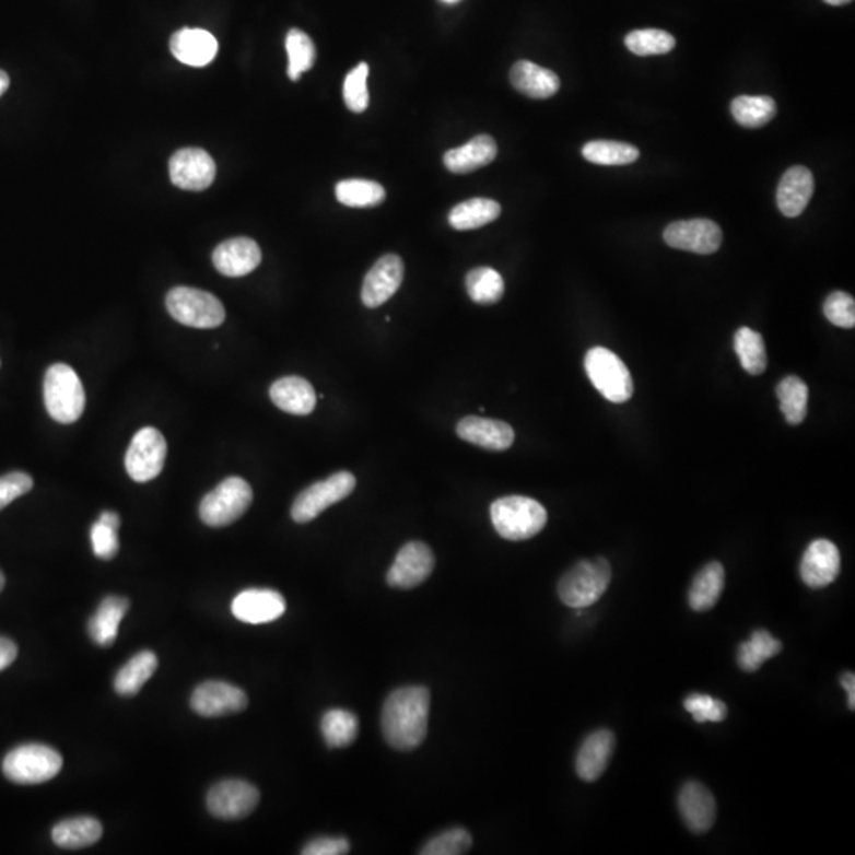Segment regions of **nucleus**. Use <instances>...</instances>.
<instances>
[{
	"label": "nucleus",
	"mask_w": 855,
	"mask_h": 855,
	"mask_svg": "<svg viewBox=\"0 0 855 855\" xmlns=\"http://www.w3.org/2000/svg\"><path fill=\"white\" fill-rule=\"evenodd\" d=\"M511 83L526 97L537 98V101L553 97L561 86L557 73L529 61H518L512 67Z\"/></svg>",
	"instance_id": "nucleus-26"
},
{
	"label": "nucleus",
	"mask_w": 855,
	"mask_h": 855,
	"mask_svg": "<svg viewBox=\"0 0 855 855\" xmlns=\"http://www.w3.org/2000/svg\"><path fill=\"white\" fill-rule=\"evenodd\" d=\"M825 3L832 7L846 5V3L853 2V0H824Z\"/></svg>",
	"instance_id": "nucleus-54"
},
{
	"label": "nucleus",
	"mask_w": 855,
	"mask_h": 855,
	"mask_svg": "<svg viewBox=\"0 0 855 855\" xmlns=\"http://www.w3.org/2000/svg\"><path fill=\"white\" fill-rule=\"evenodd\" d=\"M841 557L839 547L827 539H818L808 546L800 563L801 581L810 588L821 589L839 578Z\"/></svg>",
	"instance_id": "nucleus-17"
},
{
	"label": "nucleus",
	"mask_w": 855,
	"mask_h": 855,
	"mask_svg": "<svg viewBox=\"0 0 855 855\" xmlns=\"http://www.w3.org/2000/svg\"><path fill=\"white\" fill-rule=\"evenodd\" d=\"M585 370L596 390L610 402L620 405L634 395V383L628 366L609 349H589L585 356Z\"/></svg>",
	"instance_id": "nucleus-8"
},
{
	"label": "nucleus",
	"mask_w": 855,
	"mask_h": 855,
	"mask_svg": "<svg viewBox=\"0 0 855 855\" xmlns=\"http://www.w3.org/2000/svg\"><path fill=\"white\" fill-rule=\"evenodd\" d=\"M430 718V691L423 687L399 688L385 701L383 733L391 748L412 751L425 741Z\"/></svg>",
	"instance_id": "nucleus-1"
},
{
	"label": "nucleus",
	"mask_w": 855,
	"mask_h": 855,
	"mask_svg": "<svg viewBox=\"0 0 855 855\" xmlns=\"http://www.w3.org/2000/svg\"><path fill=\"white\" fill-rule=\"evenodd\" d=\"M165 305L169 316L190 328H218L224 324L225 307L213 293L192 288H175L168 292Z\"/></svg>",
	"instance_id": "nucleus-6"
},
{
	"label": "nucleus",
	"mask_w": 855,
	"mask_h": 855,
	"mask_svg": "<svg viewBox=\"0 0 855 855\" xmlns=\"http://www.w3.org/2000/svg\"><path fill=\"white\" fill-rule=\"evenodd\" d=\"M734 349L740 359L741 366L751 376H761L766 370V351L764 338L749 327H741L735 333Z\"/></svg>",
	"instance_id": "nucleus-37"
},
{
	"label": "nucleus",
	"mask_w": 855,
	"mask_h": 855,
	"mask_svg": "<svg viewBox=\"0 0 855 855\" xmlns=\"http://www.w3.org/2000/svg\"><path fill=\"white\" fill-rule=\"evenodd\" d=\"M490 515L497 535L512 542L539 535L549 519L546 507L526 496H505L494 501Z\"/></svg>",
	"instance_id": "nucleus-2"
},
{
	"label": "nucleus",
	"mask_w": 855,
	"mask_h": 855,
	"mask_svg": "<svg viewBox=\"0 0 855 855\" xmlns=\"http://www.w3.org/2000/svg\"><path fill=\"white\" fill-rule=\"evenodd\" d=\"M629 51L632 55L641 56H663L672 51L675 48V37L669 32L660 30H641L629 32L624 38Z\"/></svg>",
	"instance_id": "nucleus-42"
},
{
	"label": "nucleus",
	"mask_w": 855,
	"mask_h": 855,
	"mask_svg": "<svg viewBox=\"0 0 855 855\" xmlns=\"http://www.w3.org/2000/svg\"><path fill=\"white\" fill-rule=\"evenodd\" d=\"M2 769L12 783L32 786L58 776L62 770V756L46 745H23L7 754Z\"/></svg>",
	"instance_id": "nucleus-5"
},
{
	"label": "nucleus",
	"mask_w": 855,
	"mask_h": 855,
	"mask_svg": "<svg viewBox=\"0 0 855 855\" xmlns=\"http://www.w3.org/2000/svg\"><path fill=\"white\" fill-rule=\"evenodd\" d=\"M46 411L56 422L69 425L83 415L86 394L73 367L56 363L46 371L44 383Z\"/></svg>",
	"instance_id": "nucleus-4"
},
{
	"label": "nucleus",
	"mask_w": 855,
	"mask_h": 855,
	"mask_svg": "<svg viewBox=\"0 0 855 855\" xmlns=\"http://www.w3.org/2000/svg\"><path fill=\"white\" fill-rule=\"evenodd\" d=\"M101 822L94 818H72L59 822L52 829V841L62 850H83L102 839Z\"/></svg>",
	"instance_id": "nucleus-30"
},
{
	"label": "nucleus",
	"mask_w": 855,
	"mask_h": 855,
	"mask_svg": "<svg viewBox=\"0 0 855 855\" xmlns=\"http://www.w3.org/2000/svg\"><path fill=\"white\" fill-rule=\"evenodd\" d=\"M168 169L172 183L184 190L208 189L215 178L213 157L200 148H184L173 154Z\"/></svg>",
	"instance_id": "nucleus-14"
},
{
	"label": "nucleus",
	"mask_w": 855,
	"mask_h": 855,
	"mask_svg": "<svg viewBox=\"0 0 855 855\" xmlns=\"http://www.w3.org/2000/svg\"><path fill=\"white\" fill-rule=\"evenodd\" d=\"M98 522L104 523V525L112 526V528L119 529V526H121V518H119L118 514H115V512L107 511L102 512L101 517H98Z\"/></svg>",
	"instance_id": "nucleus-52"
},
{
	"label": "nucleus",
	"mask_w": 855,
	"mask_h": 855,
	"mask_svg": "<svg viewBox=\"0 0 855 855\" xmlns=\"http://www.w3.org/2000/svg\"><path fill=\"white\" fill-rule=\"evenodd\" d=\"M351 851V843L348 840L341 839H328V836H321V839L309 841L305 847H303V855H344Z\"/></svg>",
	"instance_id": "nucleus-49"
},
{
	"label": "nucleus",
	"mask_w": 855,
	"mask_h": 855,
	"mask_svg": "<svg viewBox=\"0 0 855 855\" xmlns=\"http://www.w3.org/2000/svg\"><path fill=\"white\" fill-rule=\"evenodd\" d=\"M367 73H370V67H367L366 62H362L345 77L344 102L345 107L351 109L352 113H363L370 105L366 83Z\"/></svg>",
	"instance_id": "nucleus-44"
},
{
	"label": "nucleus",
	"mask_w": 855,
	"mask_h": 855,
	"mask_svg": "<svg viewBox=\"0 0 855 855\" xmlns=\"http://www.w3.org/2000/svg\"><path fill=\"white\" fill-rule=\"evenodd\" d=\"M582 154L586 161L596 165H629L637 161L641 151L621 141L596 140L586 143Z\"/></svg>",
	"instance_id": "nucleus-39"
},
{
	"label": "nucleus",
	"mask_w": 855,
	"mask_h": 855,
	"mask_svg": "<svg viewBox=\"0 0 855 855\" xmlns=\"http://www.w3.org/2000/svg\"><path fill=\"white\" fill-rule=\"evenodd\" d=\"M91 542L94 554L101 560H113L119 551L118 529L104 523H94L91 529Z\"/></svg>",
	"instance_id": "nucleus-47"
},
{
	"label": "nucleus",
	"mask_w": 855,
	"mask_h": 855,
	"mask_svg": "<svg viewBox=\"0 0 855 855\" xmlns=\"http://www.w3.org/2000/svg\"><path fill=\"white\" fill-rule=\"evenodd\" d=\"M285 49L289 55L288 75L292 81H298L316 63V46L305 32L292 30L285 38Z\"/></svg>",
	"instance_id": "nucleus-41"
},
{
	"label": "nucleus",
	"mask_w": 855,
	"mask_h": 855,
	"mask_svg": "<svg viewBox=\"0 0 855 855\" xmlns=\"http://www.w3.org/2000/svg\"><path fill=\"white\" fill-rule=\"evenodd\" d=\"M466 291L477 305H494L503 298L505 285L503 276L489 267L473 268L466 276Z\"/></svg>",
	"instance_id": "nucleus-38"
},
{
	"label": "nucleus",
	"mask_w": 855,
	"mask_h": 855,
	"mask_svg": "<svg viewBox=\"0 0 855 855\" xmlns=\"http://www.w3.org/2000/svg\"><path fill=\"white\" fill-rule=\"evenodd\" d=\"M735 121L747 129L764 127L776 116V102L769 95H740L730 104Z\"/></svg>",
	"instance_id": "nucleus-33"
},
{
	"label": "nucleus",
	"mask_w": 855,
	"mask_h": 855,
	"mask_svg": "<svg viewBox=\"0 0 855 855\" xmlns=\"http://www.w3.org/2000/svg\"><path fill=\"white\" fill-rule=\"evenodd\" d=\"M497 144L490 136L473 137L469 143L455 148L444 155L445 167L452 173H471L487 167L496 159Z\"/></svg>",
	"instance_id": "nucleus-27"
},
{
	"label": "nucleus",
	"mask_w": 855,
	"mask_h": 855,
	"mask_svg": "<svg viewBox=\"0 0 855 855\" xmlns=\"http://www.w3.org/2000/svg\"><path fill=\"white\" fill-rule=\"evenodd\" d=\"M17 656V646L10 639L0 637V672L5 670Z\"/></svg>",
	"instance_id": "nucleus-50"
},
{
	"label": "nucleus",
	"mask_w": 855,
	"mask_h": 855,
	"mask_svg": "<svg viewBox=\"0 0 855 855\" xmlns=\"http://www.w3.org/2000/svg\"><path fill=\"white\" fill-rule=\"evenodd\" d=\"M433 550L426 543L409 542L398 551L394 564L388 569L387 583L391 588L412 589L422 585L433 574Z\"/></svg>",
	"instance_id": "nucleus-13"
},
{
	"label": "nucleus",
	"mask_w": 855,
	"mask_h": 855,
	"mask_svg": "<svg viewBox=\"0 0 855 855\" xmlns=\"http://www.w3.org/2000/svg\"><path fill=\"white\" fill-rule=\"evenodd\" d=\"M218 49L214 35L204 30L184 27L169 38V51L179 62L190 67H204L213 62Z\"/></svg>",
	"instance_id": "nucleus-23"
},
{
	"label": "nucleus",
	"mask_w": 855,
	"mask_h": 855,
	"mask_svg": "<svg viewBox=\"0 0 855 855\" xmlns=\"http://www.w3.org/2000/svg\"><path fill=\"white\" fill-rule=\"evenodd\" d=\"M444 2H447V3H455V2H458V0H444Z\"/></svg>",
	"instance_id": "nucleus-56"
},
{
	"label": "nucleus",
	"mask_w": 855,
	"mask_h": 855,
	"mask_svg": "<svg viewBox=\"0 0 855 855\" xmlns=\"http://www.w3.org/2000/svg\"><path fill=\"white\" fill-rule=\"evenodd\" d=\"M501 215V204L490 199H471L457 204L448 214L455 230H476L489 225Z\"/></svg>",
	"instance_id": "nucleus-34"
},
{
	"label": "nucleus",
	"mask_w": 855,
	"mask_h": 855,
	"mask_svg": "<svg viewBox=\"0 0 855 855\" xmlns=\"http://www.w3.org/2000/svg\"><path fill=\"white\" fill-rule=\"evenodd\" d=\"M159 660L157 656L153 652L138 653L133 656L126 666L119 670L115 678V689L119 695L124 698H130L136 695L143 688V684L153 677L155 669H157Z\"/></svg>",
	"instance_id": "nucleus-31"
},
{
	"label": "nucleus",
	"mask_w": 855,
	"mask_h": 855,
	"mask_svg": "<svg viewBox=\"0 0 855 855\" xmlns=\"http://www.w3.org/2000/svg\"><path fill=\"white\" fill-rule=\"evenodd\" d=\"M695 723H723L727 718V705L719 699L705 694L689 695L683 702Z\"/></svg>",
	"instance_id": "nucleus-45"
},
{
	"label": "nucleus",
	"mask_w": 855,
	"mask_h": 855,
	"mask_svg": "<svg viewBox=\"0 0 855 855\" xmlns=\"http://www.w3.org/2000/svg\"><path fill=\"white\" fill-rule=\"evenodd\" d=\"M247 695L243 689L224 681H204L194 691L190 706L204 718L235 715L246 708Z\"/></svg>",
	"instance_id": "nucleus-15"
},
{
	"label": "nucleus",
	"mask_w": 855,
	"mask_h": 855,
	"mask_svg": "<svg viewBox=\"0 0 855 855\" xmlns=\"http://www.w3.org/2000/svg\"><path fill=\"white\" fill-rule=\"evenodd\" d=\"M726 571L718 561L703 565L692 581L688 602L694 611H708L718 604L724 592Z\"/></svg>",
	"instance_id": "nucleus-29"
},
{
	"label": "nucleus",
	"mask_w": 855,
	"mask_h": 855,
	"mask_svg": "<svg viewBox=\"0 0 855 855\" xmlns=\"http://www.w3.org/2000/svg\"><path fill=\"white\" fill-rule=\"evenodd\" d=\"M320 729L328 747L348 748L359 735V719L348 710H328L321 718Z\"/></svg>",
	"instance_id": "nucleus-35"
},
{
	"label": "nucleus",
	"mask_w": 855,
	"mask_h": 855,
	"mask_svg": "<svg viewBox=\"0 0 855 855\" xmlns=\"http://www.w3.org/2000/svg\"><path fill=\"white\" fill-rule=\"evenodd\" d=\"M472 846V836L468 830L452 829L428 841L422 855H461L469 853Z\"/></svg>",
	"instance_id": "nucleus-43"
},
{
	"label": "nucleus",
	"mask_w": 855,
	"mask_h": 855,
	"mask_svg": "<svg viewBox=\"0 0 855 855\" xmlns=\"http://www.w3.org/2000/svg\"><path fill=\"white\" fill-rule=\"evenodd\" d=\"M253 497V489L245 479L229 477L201 500V522L211 528L232 525L246 514Z\"/></svg>",
	"instance_id": "nucleus-7"
},
{
	"label": "nucleus",
	"mask_w": 855,
	"mask_h": 855,
	"mask_svg": "<svg viewBox=\"0 0 855 855\" xmlns=\"http://www.w3.org/2000/svg\"><path fill=\"white\" fill-rule=\"evenodd\" d=\"M824 314L830 324L841 328H854L855 302L854 296L846 292L830 293L824 303Z\"/></svg>",
	"instance_id": "nucleus-46"
},
{
	"label": "nucleus",
	"mask_w": 855,
	"mask_h": 855,
	"mask_svg": "<svg viewBox=\"0 0 855 855\" xmlns=\"http://www.w3.org/2000/svg\"><path fill=\"white\" fill-rule=\"evenodd\" d=\"M841 687L846 689L847 692V705L851 710L855 706V677L853 672H846L841 677Z\"/></svg>",
	"instance_id": "nucleus-51"
},
{
	"label": "nucleus",
	"mask_w": 855,
	"mask_h": 855,
	"mask_svg": "<svg viewBox=\"0 0 855 855\" xmlns=\"http://www.w3.org/2000/svg\"><path fill=\"white\" fill-rule=\"evenodd\" d=\"M356 480L353 473L339 471L320 482L313 483L296 496L292 505V518L296 523H309L331 505L351 496Z\"/></svg>",
	"instance_id": "nucleus-9"
},
{
	"label": "nucleus",
	"mask_w": 855,
	"mask_h": 855,
	"mask_svg": "<svg viewBox=\"0 0 855 855\" xmlns=\"http://www.w3.org/2000/svg\"><path fill=\"white\" fill-rule=\"evenodd\" d=\"M678 808L688 829L694 833H705L715 825L716 800L713 794L698 781H689L678 795Z\"/></svg>",
	"instance_id": "nucleus-19"
},
{
	"label": "nucleus",
	"mask_w": 855,
	"mask_h": 855,
	"mask_svg": "<svg viewBox=\"0 0 855 855\" xmlns=\"http://www.w3.org/2000/svg\"><path fill=\"white\" fill-rule=\"evenodd\" d=\"M34 480L26 472H10L0 477V511L12 504L17 497L30 493Z\"/></svg>",
	"instance_id": "nucleus-48"
},
{
	"label": "nucleus",
	"mask_w": 855,
	"mask_h": 855,
	"mask_svg": "<svg viewBox=\"0 0 855 855\" xmlns=\"http://www.w3.org/2000/svg\"><path fill=\"white\" fill-rule=\"evenodd\" d=\"M3 586H5V577H3L2 571H0V592H2Z\"/></svg>",
	"instance_id": "nucleus-55"
},
{
	"label": "nucleus",
	"mask_w": 855,
	"mask_h": 855,
	"mask_svg": "<svg viewBox=\"0 0 855 855\" xmlns=\"http://www.w3.org/2000/svg\"><path fill=\"white\" fill-rule=\"evenodd\" d=\"M270 398L281 411L293 413V415H309L317 405L313 385L298 376H288L276 380L270 388Z\"/></svg>",
	"instance_id": "nucleus-25"
},
{
	"label": "nucleus",
	"mask_w": 855,
	"mask_h": 855,
	"mask_svg": "<svg viewBox=\"0 0 855 855\" xmlns=\"http://www.w3.org/2000/svg\"><path fill=\"white\" fill-rule=\"evenodd\" d=\"M261 261V250L254 239L239 238L227 239L215 247L213 263L219 273L229 278H242L253 273Z\"/></svg>",
	"instance_id": "nucleus-20"
},
{
	"label": "nucleus",
	"mask_w": 855,
	"mask_h": 855,
	"mask_svg": "<svg viewBox=\"0 0 855 855\" xmlns=\"http://www.w3.org/2000/svg\"><path fill=\"white\" fill-rule=\"evenodd\" d=\"M167 458V441L153 426L141 428L126 454V469L138 483L151 482L162 472Z\"/></svg>",
	"instance_id": "nucleus-10"
},
{
	"label": "nucleus",
	"mask_w": 855,
	"mask_h": 855,
	"mask_svg": "<svg viewBox=\"0 0 855 855\" xmlns=\"http://www.w3.org/2000/svg\"><path fill=\"white\" fill-rule=\"evenodd\" d=\"M260 801V793L254 784L242 780H225L211 787L207 807L211 815L225 821L245 819Z\"/></svg>",
	"instance_id": "nucleus-11"
},
{
	"label": "nucleus",
	"mask_w": 855,
	"mask_h": 855,
	"mask_svg": "<svg viewBox=\"0 0 855 855\" xmlns=\"http://www.w3.org/2000/svg\"><path fill=\"white\" fill-rule=\"evenodd\" d=\"M614 740L610 730H597L583 741L577 756V775L586 783L599 780L606 773L613 756Z\"/></svg>",
	"instance_id": "nucleus-24"
},
{
	"label": "nucleus",
	"mask_w": 855,
	"mask_h": 855,
	"mask_svg": "<svg viewBox=\"0 0 855 855\" xmlns=\"http://www.w3.org/2000/svg\"><path fill=\"white\" fill-rule=\"evenodd\" d=\"M815 194V176L807 167H793L784 173L776 190V203L786 218H798Z\"/></svg>",
	"instance_id": "nucleus-22"
},
{
	"label": "nucleus",
	"mask_w": 855,
	"mask_h": 855,
	"mask_svg": "<svg viewBox=\"0 0 855 855\" xmlns=\"http://www.w3.org/2000/svg\"><path fill=\"white\" fill-rule=\"evenodd\" d=\"M610 582L609 561L604 558L581 561L558 583V596L571 609H588L606 595Z\"/></svg>",
	"instance_id": "nucleus-3"
},
{
	"label": "nucleus",
	"mask_w": 855,
	"mask_h": 855,
	"mask_svg": "<svg viewBox=\"0 0 855 855\" xmlns=\"http://www.w3.org/2000/svg\"><path fill=\"white\" fill-rule=\"evenodd\" d=\"M457 434L466 443L491 452L507 450L515 441L514 430L508 423L476 415L459 420Z\"/></svg>",
	"instance_id": "nucleus-21"
},
{
	"label": "nucleus",
	"mask_w": 855,
	"mask_h": 855,
	"mask_svg": "<svg viewBox=\"0 0 855 855\" xmlns=\"http://www.w3.org/2000/svg\"><path fill=\"white\" fill-rule=\"evenodd\" d=\"M664 242L674 249L708 256L723 245V230L710 219L678 221L664 230Z\"/></svg>",
	"instance_id": "nucleus-12"
},
{
	"label": "nucleus",
	"mask_w": 855,
	"mask_h": 855,
	"mask_svg": "<svg viewBox=\"0 0 855 855\" xmlns=\"http://www.w3.org/2000/svg\"><path fill=\"white\" fill-rule=\"evenodd\" d=\"M284 597L273 589H246L233 599L232 613L247 624H265L285 613Z\"/></svg>",
	"instance_id": "nucleus-18"
},
{
	"label": "nucleus",
	"mask_w": 855,
	"mask_h": 855,
	"mask_svg": "<svg viewBox=\"0 0 855 855\" xmlns=\"http://www.w3.org/2000/svg\"><path fill=\"white\" fill-rule=\"evenodd\" d=\"M783 652V643L773 637L770 632L756 631L748 642L741 643L737 653V663L743 672L754 674L764 666L766 660L772 659Z\"/></svg>",
	"instance_id": "nucleus-32"
},
{
	"label": "nucleus",
	"mask_w": 855,
	"mask_h": 855,
	"mask_svg": "<svg viewBox=\"0 0 855 855\" xmlns=\"http://www.w3.org/2000/svg\"><path fill=\"white\" fill-rule=\"evenodd\" d=\"M402 279H405V263L401 257L395 254L380 257L367 271L363 281V305L371 309L383 306L401 288Z\"/></svg>",
	"instance_id": "nucleus-16"
},
{
	"label": "nucleus",
	"mask_w": 855,
	"mask_h": 855,
	"mask_svg": "<svg viewBox=\"0 0 855 855\" xmlns=\"http://www.w3.org/2000/svg\"><path fill=\"white\" fill-rule=\"evenodd\" d=\"M781 412L790 425H800L808 413V387L800 377L787 376L776 387Z\"/></svg>",
	"instance_id": "nucleus-36"
},
{
	"label": "nucleus",
	"mask_w": 855,
	"mask_h": 855,
	"mask_svg": "<svg viewBox=\"0 0 855 855\" xmlns=\"http://www.w3.org/2000/svg\"><path fill=\"white\" fill-rule=\"evenodd\" d=\"M10 87V77L7 75L3 70H0V97H2L3 94H5L7 90Z\"/></svg>",
	"instance_id": "nucleus-53"
},
{
	"label": "nucleus",
	"mask_w": 855,
	"mask_h": 855,
	"mask_svg": "<svg viewBox=\"0 0 855 855\" xmlns=\"http://www.w3.org/2000/svg\"><path fill=\"white\" fill-rule=\"evenodd\" d=\"M337 199L344 207L373 208L385 200V189L376 181L345 179L337 184Z\"/></svg>",
	"instance_id": "nucleus-40"
},
{
	"label": "nucleus",
	"mask_w": 855,
	"mask_h": 855,
	"mask_svg": "<svg viewBox=\"0 0 855 855\" xmlns=\"http://www.w3.org/2000/svg\"><path fill=\"white\" fill-rule=\"evenodd\" d=\"M127 610H129V600L121 596L105 597L87 624L92 641L104 648L112 646L118 637L119 624Z\"/></svg>",
	"instance_id": "nucleus-28"
}]
</instances>
